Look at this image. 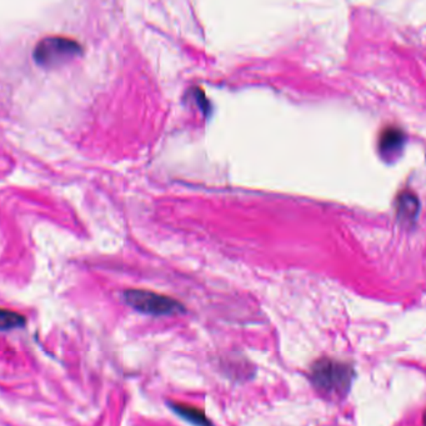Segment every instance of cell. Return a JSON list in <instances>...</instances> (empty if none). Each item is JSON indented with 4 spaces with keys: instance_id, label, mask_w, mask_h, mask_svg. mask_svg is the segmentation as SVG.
<instances>
[{
    "instance_id": "obj_3",
    "label": "cell",
    "mask_w": 426,
    "mask_h": 426,
    "mask_svg": "<svg viewBox=\"0 0 426 426\" xmlns=\"http://www.w3.org/2000/svg\"><path fill=\"white\" fill-rule=\"evenodd\" d=\"M83 46L79 41L65 36H48L35 46L33 58L43 67H55L81 55Z\"/></svg>"
},
{
    "instance_id": "obj_2",
    "label": "cell",
    "mask_w": 426,
    "mask_h": 426,
    "mask_svg": "<svg viewBox=\"0 0 426 426\" xmlns=\"http://www.w3.org/2000/svg\"><path fill=\"white\" fill-rule=\"evenodd\" d=\"M124 300L132 309L154 317L175 315L185 311V306L179 300L144 289H129L124 291Z\"/></svg>"
},
{
    "instance_id": "obj_1",
    "label": "cell",
    "mask_w": 426,
    "mask_h": 426,
    "mask_svg": "<svg viewBox=\"0 0 426 426\" xmlns=\"http://www.w3.org/2000/svg\"><path fill=\"white\" fill-rule=\"evenodd\" d=\"M311 385L327 397H343L350 390L355 379V369L350 364L333 357H324L311 364L309 375Z\"/></svg>"
},
{
    "instance_id": "obj_6",
    "label": "cell",
    "mask_w": 426,
    "mask_h": 426,
    "mask_svg": "<svg viewBox=\"0 0 426 426\" xmlns=\"http://www.w3.org/2000/svg\"><path fill=\"white\" fill-rule=\"evenodd\" d=\"M419 213V200L415 194L410 191H404L397 198V214L400 219L411 221Z\"/></svg>"
},
{
    "instance_id": "obj_5",
    "label": "cell",
    "mask_w": 426,
    "mask_h": 426,
    "mask_svg": "<svg viewBox=\"0 0 426 426\" xmlns=\"http://www.w3.org/2000/svg\"><path fill=\"white\" fill-rule=\"evenodd\" d=\"M404 139L405 135L401 129H397V127L386 128L385 130L381 132L379 139V149L385 156H392L401 149Z\"/></svg>"
},
{
    "instance_id": "obj_4",
    "label": "cell",
    "mask_w": 426,
    "mask_h": 426,
    "mask_svg": "<svg viewBox=\"0 0 426 426\" xmlns=\"http://www.w3.org/2000/svg\"><path fill=\"white\" fill-rule=\"evenodd\" d=\"M167 404L179 418L188 421L193 426H214L213 422L209 420L207 414L199 408L191 406L188 404L172 403V401Z\"/></svg>"
},
{
    "instance_id": "obj_7",
    "label": "cell",
    "mask_w": 426,
    "mask_h": 426,
    "mask_svg": "<svg viewBox=\"0 0 426 426\" xmlns=\"http://www.w3.org/2000/svg\"><path fill=\"white\" fill-rule=\"evenodd\" d=\"M25 322L27 319L17 311L0 308V330L6 331L12 329L22 328Z\"/></svg>"
}]
</instances>
